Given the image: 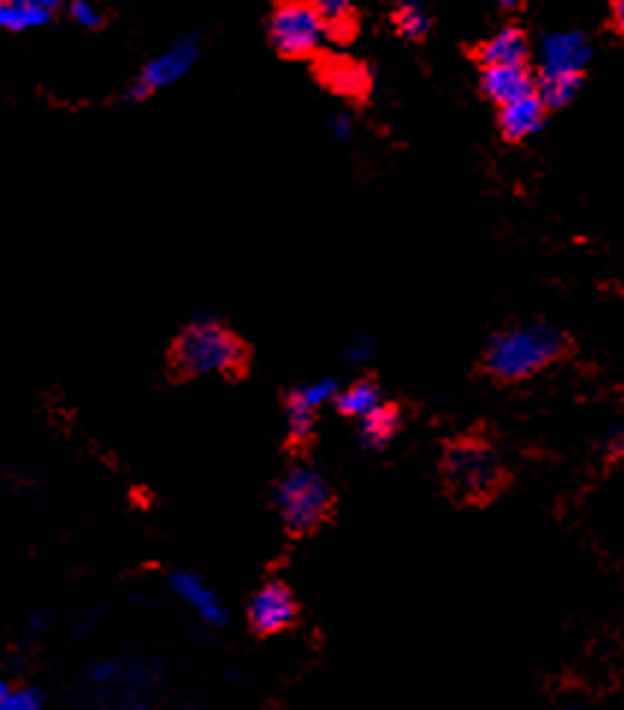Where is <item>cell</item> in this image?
Segmentation results:
<instances>
[{"label": "cell", "instance_id": "6da1fadb", "mask_svg": "<svg viewBox=\"0 0 624 710\" xmlns=\"http://www.w3.org/2000/svg\"><path fill=\"white\" fill-rule=\"evenodd\" d=\"M568 350V340L556 326L548 323H524L501 332L485 350V371L501 382L530 380Z\"/></svg>", "mask_w": 624, "mask_h": 710}, {"label": "cell", "instance_id": "7a4b0ae2", "mask_svg": "<svg viewBox=\"0 0 624 710\" xmlns=\"http://www.w3.org/2000/svg\"><path fill=\"white\" fill-rule=\"evenodd\" d=\"M247 364V347L219 320L195 317L172 347V368L181 376H231Z\"/></svg>", "mask_w": 624, "mask_h": 710}, {"label": "cell", "instance_id": "3957f363", "mask_svg": "<svg viewBox=\"0 0 624 710\" xmlns=\"http://www.w3.org/2000/svg\"><path fill=\"white\" fill-rule=\"evenodd\" d=\"M441 471H444L447 489L468 504L492 501L506 480L501 456L482 438H459V442L447 444Z\"/></svg>", "mask_w": 624, "mask_h": 710}, {"label": "cell", "instance_id": "277c9868", "mask_svg": "<svg viewBox=\"0 0 624 710\" xmlns=\"http://www.w3.org/2000/svg\"><path fill=\"white\" fill-rule=\"evenodd\" d=\"M276 509L290 533H311L326 521L332 509V489L328 480L314 465H297L285 473L276 489Z\"/></svg>", "mask_w": 624, "mask_h": 710}, {"label": "cell", "instance_id": "5b68a950", "mask_svg": "<svg viewBox=\"0 0 624 710\" xmlns=\"http://www.w3.org/2000/svg\"><path fill=\"white\" fill-rule=\"evenodd\" d=\"M269 41L281 57H308L328 39L326 21L317 12V7L305 3H281L269 15L266 24Z\"/></svg>", "mask_w": 624, "mask_h": 710}, {"label": "cell", "instance_id": "8992f818", "mask_svg": "<svg viewBox=\"0 0 624 710\" xmlns=\"http://www.w3.org/2000/svg\"><path fill=\"white\" fill-rule=\"evenodd\" d=\"M199 60V39L195 36H184V39H178L164 51L160 57H154L148 65L140 74V81L128 86V93L124 98H131V101H140L154 89H164V86H172L175 81H181L190 69H193V62Z\"/></svg>", "mask_w": 624, "mask_h": 710}, {"label": "cell", "instance_id": "52a82bcc", "mask_svg": "<svg viewBox=\"0 0 624 710\" xmlns=\"http://www.w3.org/2000/svg\"><path fill=\"white\" fill-rule=\"evenodd\" d=\"M249 628L261 634V637H269V634H281L287 630L299 616L297 598L293 592L281 583V580H269L266 587H261L255 595L249 598Z\"/></svg>", "mask_w": 624, "mask_h": 710}, {"label": "cell", "instance_id": "ba28073f", "mask_svg": "<svg viewBox=\"0 0 624 710\" xmlns=\"http://www.w3.org/2000/svg\"><path fill=\"white\" fill-rule=\"evenodd\" d=\"M592 60V45L584 33L560 31L542 39V74H574L584 77V69Z\"/></svg>", "mask_w": 624, "mask_h": 710}, {"label": "cell", "instance_id": "9c48e42d", "mask_svg": "<svg viewBox=\"0 0 624 710\" xmlns=\"http://www.w3.org/2000/svg\"><path fill=\"white\" fill-rule=\"evenodd\" d=\"M169 587L181 601H184L187 607L193 610L195 616L202 618L205 625L211 628H223L228 622V610L226 604L216 598V592L207 587L205 580L193 571H172L169 575Z\"/></svg>", "mask_w": 624, "mask_h": 710}, {"label": "cell", "instance_id": "30bf717a", "mask_svg": "<svg viewBox=\"0 0 624 710\" xmlns=\"http://www.w3.org/2000/svg\"><path fill=\"white\" fill-rule=\"evenodd\" d=\"M536 77L527 65H492L482 69L480 89L485 98H492L497 107H506L512 101H521L527 95L536 93Z\"/></svg>", "mask_w": 624, "mask_h": 710}, {"label": "cell", "instance_id": "8fae6325", "mask_svg": "<svg viewBox=\"0 0 624 710\" xmlns=\"http://www.w3.org/2000/svg\"><path fill=\"white\" fill-rule=\"evenodd\" d=\"M544 113H548V107L542 104L539 93L527 95V98H521V101L506 104V107H501V113H497L501 134L506 136L509 143H521V140H527V136L542 131Z\"/></svg>", "mask_w": 624, "mask_h": 710}, {"label": "cell", "instance_id": "7c38bea8", "mask_svg": "<svg viewBox=\"0 0 624 710\" xmlns=\"http://www.w3.org/2000/svg\"><path fill=\"white\" fill-rule=\"evenodd\" d=\"M480 57L482 69H492V65H527V57H530V41L524 36L518 27H503L480 45Z\"/></svg>", "mask_w": 624, "mask_h": 710}, {"label": "cell", "instance_id": "4fadbf2b", "mask_svg": "<svg viewBox=\"0 0 624 710\" xmlns=\"http://www.w3.org/2000/svg\"><path fill=\"white\" fill-rule=\"evenodd\" d=\"M57 3L51 0H10L0 7V24L7 31H33L51 24Z\"/></svg>", "mask_w": 624, "mask_h": 710}, {"label": "cell", "instance_id": "5bb4252c", "mask_svg": "<svg viewBox=\"0 0 624 710\" xmlns=\"http://www.w3.org/2000/svg\"><path fill=\"white\" fill-rule=\"evenodd\" d=\"M320 77L328 89H335L340 95H361L368 93L370 72L359 62L349 60H328L320 65Z\"/></svg>", "mask_w": 624, "mask_h": 710}, {"label": "cell", "instance_id": "9a60e30c", "mask_svg": "<svg viewBox=\"0 0 624 710\" xmlns=\"http://www.w3.org/2000/svg\"><path fill=\"white\" fill-rule=\"evenodd\" d=\"M399 409L391 402H382L376 412L368 414L359 426V438L368 450H385L399 430Z\"/></svg>", "mask_w": 624, "mask_h": 710}, {"label": "cell", "instance_id": "2e32d148", "mask_svg": "<svg viewBox=\"0 0 624 710\" xmlns=\"http://www.w3.org/2000/svg\"><path fill=\"white\" fill-rule=\"evenodd\" d=\"M379 406H382V392L368 380L352 382L349 388H344L335 397V409L340 414H347V418H359V421H364L368 414L376 412Z\"/></svg>", "mask_w": 624, "mask_h": 710}, {"label": "cell", "instance_id": "e0dca14e", "mask_svg": "<svg viewBox=\"0 0 624 710\" xmlns=\"http://www.w3.org/2000/svg\"><path fill=\"white\" fill-rule=\"evenodd\" d=\"M580 81L584 77H574V74H539L536 93H539L548 110H556V107H565V104L574 101V95L580 89Z\"/></svg>", "mask_w": 624, "mask_h": 710}, {"label": "cell", "instance_id": "ac0fdd59", "mask_svg": "<svg viewBox=\"0 0 624 710\" xmlns=\"http://www.w3.org/2000/svg\"><path fill=\"white\" fill-rule=\"evenodd\" d=\"M317 12L326 21V33L332 39H349L356 33V12L349 3L323 0V3H317Z\"/></svg>", "mask_w": 624, "mask_h": 710}, {"label": "cell", "instance_id": "d6986e66", "mask_svg": "<svg viewBox=\"0 0 624 710\" xmlns=\"http://www.w3.org/2000/svg\"><path fill=\"white\" fill-rule=\"evenodd\" d=\"M314 409L305 406V402L299 400L297 392L287 394V430H290V438L293 442H305L311 430H314Z\"/></svg>", "mask_w": 624, "mask_h": 710}, {"label": "cell", "instance_id": "ffe728a7", "mask_svg": "<svg viewBox=\"0 0 624 710\" xmlns=\"http://www.w3.org/2000/svg\"><path fill=\"white\" fill-rule=\"evenodd\" d=\"M394 27L403 39H423L430 33V15L415 3H406L394 12Z\"/></svg>", "mask_w": 624, "mask_h": 710}, {"label": "cell", "instance_id": "44dd1931", "mask_svg": "<svg viewBox=\"0 0 624 710\" xmlns=\"http://www.w3.org/2000/svg\"><path fill=\"white\" fill-rule=\"evenodd\" d=\"M45 696L36 687H15L10 681L0 684V710H41Z\"/></svg>", "mask_w": 624, "mask_h": 710}, {"label": "cell", "instance_id": "7402d4cb", "mask_svg": "<svg viewBox=\"0 0 624 710\" xmlns=\"http://www.w3.org/2000/svg\"><path fill=\"white\" fill-rule=\"evenodd\" d=\"M297 392V397L305 406H311L314 412H317L323 402H335V397H338V385L332 380H320V382H311V385H302V388H293Z\"/></svg>", "mask_w": 624, "mask_h": 710}, {"label": "cell", "instance_id": "603a6c76", "mask_svg": "<svg viewBox=\"0 0 624 710\" xmlns=\"http://www.w3.org/2000/svg\"><path fill=\"white\" fill-rule=\"evenodd\" d=\"M69 15H72L81 27H101V12L95 10L93 3H86V0H77L69 7Z\"/></svg>", "mask_w": 624, "mask_h": 710}, {"label": "cell", "instance_id": "cb8c5ba5", "mask_svg": "<svg viewBox=\"0 0 624 710\" xmlns=\"http://www.w3.org/2000/svg\"><path fill=\"white\" fill-rule=\"evenodd\" d=\"M601 450H604V456H610V459H622L624 456V430H610V433L604 435V442H601Z\"/></svg>", "mask_w": 624, "mask_h": 710}, {"label": "cell", "instance_id": "d4e9b609", "mask_svg": "<svg viewBox=\"0 0 624 710\" xmlns=\"http://www.w3.org/2000/svg\"><path fill=\"white\" fill-rule=\"evenodd\" d=\"M328 134L335 140H349L352 136V116L349 113H335L328 119Z\"/></svg>", "mask_w": 624, "mask_h": 710}, {"label": "cell", "instance_id": "484cf974", "mask_svg": "<svg viewBox=\"0 0 624 710\" xmlns=\"http://www.w3.org/2000/svg\"><path fill=\"white\" fill-rule=\"evenodd\" d=\"M370 352H373V340H370L368 335H356V338L349 340V347H347L349 361H364Z\"/></svg>", "mask_w": 624, "mask_h": 710}, {"label": "cell", "instance_id": "4316f807", "mask_svg": "<svg viewBox=\"0 0 624 710\" xmlns=\"http://www.w3.org/2000/svg\"><path fill=\"white\" fill-rule=\"evenodd\" d=\"M610 19H613L615 31L624 33V0H622V3H615L613 10H610Z\"/></svg>", "mask_w": 624, "mask_h": 710}, {"label": "cell", "instance_id": "83f0119b", "mask_svg": "<svg viewBox=\"0 0 624 710\" xmlns=\"http://www.w3.org/2000/svg\"><path fill=\"white\" fill-rule=\"evenodd\" d=\"M563 710H574V708H563Z\"/></svg>", "mask_w": 624, "mask_h": 710}]
</instances>
